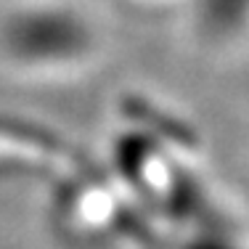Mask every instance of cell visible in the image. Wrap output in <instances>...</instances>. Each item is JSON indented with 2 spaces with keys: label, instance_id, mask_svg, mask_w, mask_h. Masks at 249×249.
Instances as JSON below:
<instances>
[{
  "label": "cell",
  "instance_id": "cell-1",
  "mask_svg": "<svg viewBox=\"0 0 249 249\" xmlns=\"http://www.w3.org/2000/svg\"><path fill=\"white\" fill-rule=\"evenodd\" d=\"M101 53V32L74 0H16L0 14V69L27 80L80 74Z\"/></svg>",
  "mask_w": 249,
  "mask_h": 249
}]
</instances>
